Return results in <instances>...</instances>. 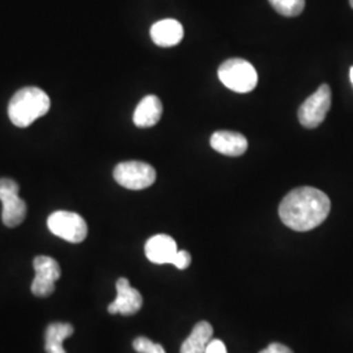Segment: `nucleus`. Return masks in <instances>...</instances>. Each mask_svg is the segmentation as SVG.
<instances>
[{
  "instance_id": "obj_1",
  "label": "nucleus",
  "mask_w": 353,
  "mask_h": 353,
  "mask_svg": "<svg viewBox=\"0 0 353 353\" xmlns=\"http://www.w3.org/2000/svg\"><path fill=\"white\" fill-rule=\"evenodd\" d=\"M331 210L327 195L316 188L292 190L280 203L279 214L287 227L296 232H307L319 227Z\"/></svg>"
},
{
  "instance_id": "obj_2",
  "label": "nucleus",
  "mask_w": 353,
  "mask_h": 353,
  "mask_svg": "<svg viewBox=\"0 0 353 353\" xmlns=\"http://www.w3.org/2000/svg\"><path fill=\"white\" fill-rule=\"evenodd\" d=\"M49 96L36 87L20 89L13 94L8 105V117L14 126L26 128L50 109Z\"/></svg>"
},
{
  "instance_id": "obj_3",
  "label": "nucleus",
  "mask_w": 353,
  "mask_h": 353,
  "mask_svg": "<svg viewBox=\"0 0 353 353\" xmlns=\"http://www.w3.org/2000/svg\"><path fill=\"white\" fill-rule=\"evenodd\" d=\"M219 79L227 88L237 93H249L258 83V75L252 64L241 58H232L221 64Z\"/></svg>"
},
{
  "instance_id": "obj_4",
  "label": "nucleus",
  "mask_w": 353,
  "mask_h": 353,
  "mask_svg": "<svg viewBox=\"0 0 353 353\" xmlns=\"http://www.w3.org/2000/svg\"><path fill=\"white\" fill-rule=\"evenodd\" d=\"M48 227L52 234L71 243H80L87 239L88 227L85 220L75 212L57 211L48 219Z\"/></svg>"
},
{
  "instance_id": "obj_5",
  "label": "nucleus",
  "mask_w": 353,
  "mask_h": 353,
  "mask_svg": "<svg viewBox=\"0 0 353 353\" xmlns=\"http://www.w3.org/2000/svg\"><path fill=\"white\" fill-rule=\"evenodd\" d=\"M19 185L13 179H0V202L3 204L1 220L6 227H17L26 219V203L19 196Z\"/></svg>"
},
{
  "instance_id": "obj_6",
  "label": "nucleus",
  "mask_w": 353,
  "mask_h": 353,
  "mask_svg": "<svg viewBox=\"0 0 353 353\" xmlns=\"http://www.w3.org/2000/svg\"><path fill=\"white\" fill-rule=\"evenodd\" d=\"M114 179L128 190L147 189L156 181V170L147 163L126 161L115 166Z\"/></svg>"
},
{
  "instance_id": "obj_7",
  "label": "nucleus",
  "mask_w": 353,
  "mask_h": 353,
  "mask_svg": "<svg viewBox=\"0 0 353 353\" xmlns=\"http://www.w3.org/2000/svg\"><path fill=\"white\" fill-rule=\"evenodd\" d=\"M331 108V89L327 84H322L316 92L307 97L299 109V121L306 128L319 126Z\"/></svg>"
},
{
  "instance_id": "obj_8",
  "label": "nucleus",
  "mask_w": 353,
  "mask_h": 353,
  "mask_svg": "<svg viewBox=\"0 0 353 353\" xmlns=\"http://www.w3.org/2000/svg\"><path fill=\"white\" fill-rule=\"evenodd\" d=\"M36 276L32 283V292L37 297H49L55 290V283L61 278L58 262L46 255L36 256L33 261Z\"/></svg>"
},
{
  "instance_id": "obj_9",
  "label": "nucleus",
  "mask_w": 353,
  "mask_h": 353,
  "mask_svg": "<svg viewBox=\"0 0 353 353\" xmlns=\"http://www.w3.org/2000/svg\"><path fill=\"white\" fill-rule=\"evenodd\" d=\"M117 299L108 306L110 314H122V316H134L139 312L143 306V297L140 292L130 285L126 278L117 280Z\"/></svg>"
},
{
  "instance_id": "obj_10",
  "label": "nucleus",
  "mask_w": 353,
  "mask_h": 353,
  "mask_svg": "<svg viewBox=\"0 0 353 353\" xmlns=\"http://www.w3.org/2000/svg\"><path fill=\"white\" fill-rule=\"evenodd\" d=\"M145 255L156 265H172L176 258L178 248L176 241L168 234H156L145 243Z\"/></svg>"
},
{
  "instance_id": "obj_11",
  "label": "nucleus",
  "mask_w": 353,
  "mask_h": 353,
  "mask_svg": "<svg viewBox=\"0 0 353 353\" xmlns=\"http://www.w3.org/2000/svg\"><path fill=\"white\" fill-rule=\"evenodd\" d=\"M211 147L221 154L237 157L248 150V140L240 132L216 131L211 137Z\"/></svg>"
},
{
  "instance_id": "obj_12",
  "label": "nucleus",
  "mask_w": 353,
  "mask_h": 353,
  "mask_svg": "<svg viewBox=\"0 0 353 353\" xmlns=\"http://www.w3.org/2000/svg\"><path fill=\"white\" fill-rule=\"evenodd\" d=\"M152 41L161 48H172L183 38V26L173 19H165L154 23L151 28Z\"/></svg>"
},
{
  "instance_id": "obj_13",
  "label": "nucleus",
  "mask_w": 353,
  "mask_h": 353,
  "mask_svg": "<svg viewBox=\"0 0 353 353\" xmlns=\"http://www.w3.org/2000/svg\"><path fill=\"white\" fill-rule=\"evenodd\" d=\"M163 115V103L157 96L144 97L135 109L134 123L140 128H148L159 123Z\"/></svg>"
},
{
  "instance_id": "obj_14",
  "label": "nucleus",
  "mask_w": 353,
  "mask_h": 353,
  "mask_svg": "<svg viewBox=\"0 0 353 353\" xmlns=\"http://www.w3.org/2000/svg\"><path fill=\"white\" fill-rule=\"evenodd\" d=\"M214 328L212 326L202 321L195 325L189 338L183 341L181 347V353H204L207 350L208 343L212 341Z\"/></svg>"
},
{
  "instance_id": "obj_15",
  "label": "nucleus",
  "mask_w": 353,
  "mask_h": 353,
  "mask_svg": "<svg viewBox=\"0 0 353 353\" xmlns=\"http://www.w3.org/2000/svg\"><path fill=\"white\" fill-rule=\"evenodd\" d=\"M74 334V327L70 323L55 322L49 325L45 334V351L46 353H67L63 343Z\"/></svg>"
},
{
  "instance_id": "obj_16",
  "label": "nucleus",
  "mask_w": 353,
  "mask_h": 353,
  "mask_svg": "<svg viewBox=\"0 0 353 353\" xmlns=\"http://www.w3.org/2000/svg\"><path fill=\"white\" fill-rule=\"evenodd\" d=\"M276 12L285 17L300 16L305 10V0H268Z\"/></svg>"
},
{
  "instance_id": "obj_17",
  "label": "nucleus",
  "mask_w": 353,
  "mask_h": 353,
  "mask_svg": "<svg viewBox=\"0 0 353 353\" xmlns=\"http://www.w3.org/2000/svg\"><path fill=\"white\" fill-rule=\"evenodd\" d=\"M132 345H134V350L138 353H166L161 344L153 343L148 338H144V336H140L138 339H135Z\"/></svg>"
},
{
  "instance_id": "obj_18",
  "label": "nucleus",
  "mask_w": 353,
  "mask_h": 353,
  "mask_svg": "<svg viewBox=\"0 0 353 353\" xmlns=\"http://www.w3.org/2000/svg\"><path fill=\"white\" fill-rule=\"evenodd\" d=\"M173 265H176L179 270H186L191 265V255L186 250H178L176 258L173 261Z\"/></svg>"
},
{
  "instance_id": "obj_19",
  "label": "nucleus",
  "mask_w": 353,
  "mask_h": 353,
  "mask_svg": "<svg viewBox=\"0 0 353 353\" xmlns=\"http://www.w3.org/2000/svg\"><path fill=\"white\" fill-rule=\"evenodd\" d=\"M204 353H228L227 347H225V344L223 341L214 339V341H211L208 343L207 350H205Z\"/></svg>"
},
{
  "instance_id": "obj_20",
  "label": "nucleus",
  "mask_w": 353,
  "mask_h": 353,
  "mask_svg": "<svg viewBox=\"0 0 353 353\" xmlns=\"http://www.w3.org/2000/svg\"><path fill=\"white\" fill-rule=\"evenodd\" d=\"M259 353H293L292 350L280 344V343H271L265 350L261 351Z\"/></svg>"
},
{
  "instance_id": "obj_21",
  "label": "nucleus",
  "mask_w": 353,
  "mask_h": 353,
  "mask_svg": "<svg viewBox=\"0 0 353 353\" xmlns=\"http://www.w3.org/2000/svg\"><path fill=\"white\" fill-rule=\"evenodd\" d=\"M350 77H351V83H352L353 85V65L351 67V71H350Z\"/></svg>"
},
{
  "instance_id": "obj_22",
  "label": "nucleus",
  "mask_w": 353,
  "mask_h": 353,
  "mask_svg": "<svg viewBox=\"0 0 353 353\" xmlns=\"http://www.w3.org/2000/svg\"><path fill=\"white\" fill-rule=\"evenodd\" d=\"M350 4H351V7L353 8V0H350Z\"/></svg>"
}]
</instances>
